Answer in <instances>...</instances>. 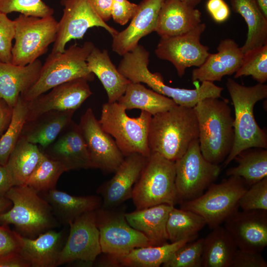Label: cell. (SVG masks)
I'll list each match as a JSON object with an SVG mask.
<instances>
[{
	"label": "cell",
	"mask_w": 267,
	"mask_h": 267,
	"mask_svg": "<svg viewBox=\"0 0 267 267\" xmlns=\"http://www.w3.org/2000/svg\"><path fill=\"white\" fill-rule=\"evenodd\" d=\"M198 127L193 108L176 105L152 116L148 134L150 152L175 162L198 139Z\"/></svg>",
	"instance_id": "6da1fadb"
},
{
	"label": "cell",
	"mask_w": 267,
	"mask_h": 267,
	"mask_svg": "<svg viewBox=\"0 0 267 267\" xmlns=\"http://www.w3.org/2000/svg\"><path fill=\"white\" fill-rule=\"evenodd\" d=\"M210 97L194 107L200 148L204 158L216 165L223 163L233 146L234 118L226 99Z\"/></svg>",
	"instance_id": "7a4b0ae2"
},
{
	"label": "cell",
	"mask_w": 267,
	"mask_h": 267,
	"mask_svg": "<svg viewBox=\"0 0 267 267\" xmlns=\"http://www.w3.org/2000/svg\"><path fill=\"white\" fill-rule=\"evenodd\" d=\"M226 86L234 108V139L231 150L223 162L224 167L243 150L251 147L267 149V134L254 115L255 104L267 97V85L258 83L246 87L228 78Z\"/></svg>",
	"instance_id": "3957f363"
},
{
	"label": "cell",
	"mask_w": 267,
	"mask_h": 267,
	"mask_svg": "<svg viewBox=\"0 0 267 267\" xmlns=\"http://www.w3.org/2000/svg\"><path fill=\"white\" fill-rule=\"evenodd\" d=\"M88 41L72 45L63 52H51L43 64L36 82L20 97L29 102L54 87L76 79L92 81L94 75L89 69L87 59L94 47Z\"/></svg>",
	"instance_id": "277c9868"
},
{
	"label": "cell",
	"mask_w": 267,
	"mask_h": 267,
	"mask_svg": "<svg viewBox=\"0 0 267 267\" xmlns=\"http://www.w3.org/2000/svg\"><path fill=\"white\" fill-rule=\"evenodd\" d=\"M5 196L12 206L0 214V224H13L18 233L32 238L57 226L49 204L27 185L12 186Z\"/></svg>",
	"instance_id": "5b68a950"
},
{
	"label": "cell",
	"mask_w": 267,
	"mask_h": 267,
	"mask_svg": "<svg viewBox=\"0 0 267 267\" xmlns=\"http://www.w3.org/2000/svg\"><path fill=\"white\" fill-rule=\"evenodd\" d=\"M175 162L151 152L134 184L132 198L136 210L178 202Z\"/></svg>",
	"instance_id": "8992f818"
},
{
	"label": "cell",
	"mask_w": 267,
	"mask_h": 267,
	"mask_svg": "<svg viewBox=\"0 0 267 267\" xmlns=\"http://www.w3.org/2000/svg\"><path fill=\"white\" fill-rule=\"evenodd\" d=\"M125 108L118 102H106L102 106L98 122L107 133L114 137L124 156L138 153L146 157L150 154L148 134L152 115L141 111L136 118L129 117Z\"/></svg>",
	"instance_id": "52a82bcc"
},
{
	"label": "cell",
	"mask_w": 267,
	"mask_h": 267,
	"mask_svg": "<svg viewBox=\"0 0 267 267\" xmlns=\"http://www.w3.org/2000/svg\"><path fill=\"white\" fill-rule=\"evenodd\" d=\"M247 186L242 178L228 177L219 183H212L199 197L181 202V209L199 215L212 229L238 211L239 199Z\"/></svg>",
	"instance_id": "ba28073f"
},
{
	"label": "cell",
	"mask_w": 267,
	"mask_h": 267,
	"mask_svg": "<svg viewBox=\"0 0 267 267\" xmlns=\"http://www.w3.org/2000/svg\"><path fill=\"white\" fill-rule=\"evenodd\" d=\"M14 22L13 64L25 66L34 62L56 40L58 22L53 15L39 17L20 14Z\"/></svg>",
	"instance_id": "9c48e42d"
},
{
	"label": "cell",
	"mask_w": 267,
	"mask_h": 267,
	"mask_svg": "<svg viewBox=\"0 0 267 267\" xmlns=\"http://www.w3.org/2000/svg\"><path fill=\"white\" fill-rule=\"evenodd\" d=\"M175 162V184L178 197L181 202L201 195L221 172L219 165L204 158L198 139L192 142L185 153Z\"/></svg>",
	"instance_id": "30bf717a"
},
{
	"label": "cell",
	"mask_w": 267,
	"mask_h": 267,
	"mask_svg": "<svg viewBox=\"0 0 267 267\" xmlns=\"http://www.w3.org/2000/svg\"><path fill=\"white\" fill-rule=\"evenodd\" d=\"M96 223L103 253L116 259L139 247L151 246L148 239L127 222L125 214L96 210Z\"/></svg>",
	"instance_id": "8fae6325"
},
{
	"label": "cell",
	"mask_w": 267,
	"mask_h": 267,
	"mask_svg": "<svg viewBox=\"0 0 267 267\" xmlns=\"http://www.w3.org/2000/svg\"><path fill=\"white\" fill-rule=\"evenodd\" d=\"M68 225L69 235L60 252L57 266L75 261L92 265L102 253L96 210L82 214Z\"/></svg>",
	"instance_id": "7c38bea8"
},
{
	"label": "cell",
	"mask_w": 267,
	"mask_h": 267,
	"mask_svg": "<svg viewBox=\"0 0 267 267\" xmlns=\"http://www.w3.org/2000/svg\"><path fill=\"white\" fill-rule=\"evenodd\" d=\"M206 28V24L201 22L184 34L161 38L155 50L156 55L171 62L178 75L182 77L187 68L201 65L210 53L209 47L200 43Z\"/></svg>",
	"instance_id": "4fadbf2b"
},
{
	"label": "cell",
	"mask_w": 267,
	"mask_h": 267,
	"mask_svg": "<svg viewBox=\"0 0 267 267\" xmlns=\"http://www.w3.org/2000/svg\"><path fill=\"white\" fill-rule=\"evenodd\" d=\"M63 13L58 24V32L51 52H63L71 40L81 39L93 27L105 29L112 37L118 31L104 21L92 7L89 0H61Z\"/></svg>",
	"instance_id": "5bb4252c"
},
{
	"label": "cell",
	"mask_w": 267,
	"mask_h": 267,
	"mask_svg": "<svg viewBox=\"0 0 267 267\" xmlns=\"http://www.w3.org/2000/svg\"><path fill=\"white\" fill-rule=\"evenodd\" d=\"M79 126L89 154L92 168L106 173H114L125 156L112 137L104 131L93 110L88 108L81 117Z\"/></svg>",
	"instance_id": "9a60e30c"
},
{
	"label": "cell",
	"mask_w": 267,
	"mask_h": 267,
	"mask_svg": "<svg viewBox=\"0 0 267 267\" xmlns=\"http://www.w3.org/2000/svg\"><path fill=\"white\" fill-rule=\"evenodd\" d=\"M238 249L261 252L267 245V210L237 211L223 222Z\"/></svg>",
	"instance_id": "2e32d148"
},
{
	"label": "cell",
	"mask_w": 267,
	"mask_h": 267,
	"mask_svg": "<svg viewBox=\"0 0 267 267\" xmlns=\"http://www.w3.org/2000/svg\"><path fill=\"white\" fill-rule=\"evenodd\" d=\"M88 82L83 78L73 80L54 87L47 94H42L26 102V121L51 110L76 111L92 93Z\"/></svg>",
	"instance_id": "e0dca14e"
},
{
	"label": "cell",
	"mask_w": 267,
	"mask_h": 267,
	"mask_svg": "<svg viewBox=\"0 0 267 267\" xmlns=\"http://www.w3.org/2000/svg\"><path fill=\"white\" fill-rule=\"evenodd\" d=\"M42 152L60 163L66 172L92 168L88 150L79 126L72 120Z\"/></svg>",
	"instance_id": "ac0fdd59"
},
{
	"label": "cell",
	"mask_w": 267,
	"mask_h": 267,
	"mask_svg": "<svg viewBox=\"0 0 267 267\" xmlns=\"http://www.w3.org/2000/svg\"><path fill=\"white\" fill-rule=\"evenodd\" d=\"M138 153H133L125 158L108 181L98 191L103 197L102 209L109 210L132 198L133 188L147 160Z\"/></svg>",
	"instance_id": "d6986e66"
},
{
	"label": "cell",
	"mask_w": 267,
	"mask_h": 267,
	"mask_svg": "<svg viewBox=\"0 0 267 267\" xmlns=\"http://www.w3.org/2000/svg\"><path fill=\"white\" fill-rule=\"evenodd\" d=\"M165 0H142L129 26L112 37L113 51L123 56L138 44L143 37L155 31L157 18Z\"/></svg>",
	"instance_id": "ffe728a7"
},
{
	"label": "cell",
	"mask_w": 267,
	"mask_h": 267,
	"mask_svg": "<svg viewBox=\"0 0 267 267\" xmlns=\"http://www.w3.org/2000/svg\"><path fill=\"white\" fill-rule=\"evenodd\" d=\"M217 52L209 53L204 63L193 70V82L221 81L226 75L235 73L241 66L244 54L232 39L221 41Z\"/></svg>",
	"instance_id": "44dd1931"
},
{
	"label": "cell",
	"mask_w": 267,
	"mask_h": 267,
	"mask_svg": "<svg viewBox=\"0 0 267 267\" xmlns=\"http://www.w3.org/2000/svg\"><path fill=\"white\" fill-rule=\"evenodd\" d=\"M19 252L32 267L57 266L60 252L63 247L62 231L49 229L37 238L24 236L14 231Z\"/></svg>",
	"instance_id": "7402d4cb"
},
{
	"label": "cell",
	"mask_w": 267,
	"mask_h": 267,
	"mask_svg": "<svg viewBox=\"0 0 267 267\" xmlns=\"http://www.w3.org/2000/svg\"><path fill=\"white\" fill-rule=\"evenodd\" d=\"M138 81L152 90L171 98L177 105L189 108H194L198 102L207 98H222L223 89L209 81L202 82L201 86L194 89L171 87L165 84L159 73H152L148 69L140 72Z\"/></svg>",
	"instance_id": "603a6c76"
},
{
	"label": "cell",
	"mask_w": 267,
	"mask_h": 267,
	"mask_svg": "<svg viewBox=\"0 0 267 267\" xmlns=\"http://www.w3.org/2000/svg\"><path fill=\"white\" fill-rule=\"evenodd\" d=\"M201 23V13L181 0H165L159 12L155 31L161 38L179 35Z\"/></svg>",
	"instance_id": "cb8c5ba5"
},
{
	"label": "cell",
	"mask_w": 267,
	"mask_h": 267,
	"mask_svg": "<svg viewBox=\"0 0 267 267\" xmlns=\"http://www.w3.org/2000/svg\"><path fill=\"white\" fill-rule=\"evenodd\" d=\"M42 65L39 59L25 66L0 62V98L13 108L20 94L36 82Z\"/></svg>",
	"instance_id": "d4e9b609"
},
{
	"label": "cell",
	"mask_w": 267,
	"mask_h": 267,
	"mask_svg": "<svg viewBox=\"0 0 267 267\" xmlns=\"http://www.w3.org/2000/svg\"><path fill=\"white\" fill-rule=\"evenodd\" d=\"M75 110H51L26 121L20 137L44 148L72 120Z\"/></svg>",
	"instance_id": "484cf974"
},
{
	"label": "cell",
	"mask_w": 267,
	"mask_h": 267,
	"mask_svg": "<svg viewBox=\"0 0 267 267\" xmlns=\"http://www.w3.org/2000/svg\"><path fill=\"white\" fill-rule=\"evenodd\" d=\"M174 206L159 204L125 214L128 223L142 233L151 246L168 243L166 224L169 214Z\"/></svg>",
	"instance_id": "4316f807"
},
{
	"label": "cell",
	"mask_w": 267,
	"mask_h": 267,
	"mask_svg": "<svg viewBox=\"0 0 267 267\" xmlns=\"http://www.w3.org/2000/svg\"><path fill=\"white\" fill-rule=\"evenodd\" d=\"M89 70L96 75L105 89L108 102H117L124 94L131 81L112 63L108 51L94 46L87 58Z\"/></svg>",
	"instance_id": "83f0119b"
},
{
	"label": "cell",
	"mask_w": 267,
	"mask_h": 267,
	"mask_svg": "<svg viewBox=\"0 0 267 267\" xmlns=\"http://www.w3.org/2000/svg\"><path fill=\"white\" fill-rule=\"evenodd\" d=\"M42 193L56 219L65 224L84 213L98 209L101 204L96 196H76L56 188Z\"/></svg>",
	"instance_id": "f1b7e54d"
},
{
	"label": "cell",
	"mask_w": 267,
	"mask_h": 267,
	"mask_svg": "<svg viewBox=\"0 0 267 267\" xmlns=\"http://www.w3.org/2000/svg\"><path fill=\"white\" fill-rule=\"evenodd\" d=\"M232 10L239 14L248 27L247 39L240 47L243 54L267 44V17L256 0H229Z\"/></svg>",
	"instance_id": "f546056e"
},
{
	"label": "cell",
	"mask_w": 267,
	"mask_h": 267,
	"mask_svg": "<svg viewBox=\"0 0 267 267\" xmlns=\"http://www.w3.org/2000/svg\"><path fill=\"white\" fill-rule=\"evenodd\" d=\"M238 249L224 227L219 225L204 238L202 267H230Z\"/></svg>",
	"instance_id": "4dcf8cb0"
},
{
	"label": "cell",
	"mask_w": 267,
	"mask_h": 267,
	"mask_svg": "<svg viewBox=\"0 0 267 267\" xmlns=\"http://www.w3.org/2000/svg\"><path fill=\"white\" fill-rule=\"evenodd\" d=\"M187 238L174 243L135 248L127 254L116 259L110 258L113 265L132 267H159L174 253L187 242L195 240Z\"/></svg>",
	"instance_id": "1f68e13d"
},
{
	"label": "cell",
	"mask_w": 267,
	"mask_h": 267,
	"mask_svg": "<svg viewBox=\"0 0 267 267\" xmlns=\"http://www.w3.org/2000/svg\"><path fill=\"white\" fill-rule=\"evenodd\" d=\"M117 102L126 110L138 109L152 116L177 105L171 98L147 89L141 83L131 82Z\"/></svg>",
	"instance_id": "d6a6232c"
},
{
	"label": "cell",
	"mask_w": 267,
	"mask_h": 267,
	"mask_svg": "<svg viewBox=\"0 0 267 267\" xmlns=\"http://www.w3.org/2000/svg\"><path fill=\"white\" fill-rule=\"evenodd\" d=\"M43 155L38 145L19 137L5 165L13 186L25 184Z\"/></svg>",
	"instance_id": "836d02e7"
},
{
	"label": "cell",
	"mask_w": 267,
	"mask_h": 267,
	"mask_svg": "<svg viewBox=\"0 0 267 267\" xmlns=\"http://www.w3.org/2000/svg\"><path fill=\"white\" fill-rule=\"evenodd\" d=\"M234 160L238 165L226 170L227 177H241L249 186L267 177V149L249 148L240 152Z\"/></svg>",
	"instance_id": "e575fe53"
},
{
	"label": "cell",
	"mask_w": 267,
	"mask_h": 267,
	"mask_svg": "<svg viewBox=\"0 0 267 267\" xmlns=\"http://www.w3.org/2000/svg\"><path fill=\"white\" fill-rule=\"evenodd\" d=\"M206 225L203 217L189 210L174 207L166 224L168 240L174 243L187 239H196L198 232Z\"/></svg>",
	"instance_id": "d590c367"
},
{
	"label": "cell",
	"mask_w": 267,
	"mask_h": 267,
	"mask_svg": "<svg viewBox=\"0 0 267 267\" xmlns=\"http://www.w3.org/2000/svg\"><path fill=\"white\" fill-rule=\"evenodd\" d=\"M27 114V103L20 95L12 108L10 123L0 137V165H6L9 155L19 139Z\"/></svg>",
	"instance_id": "8d00e7d4"
},
{
	"label": "cell",
	"mask_w": 267,
	"mask_h": 267,
	"mask_svg": "<svg viewBox=\"0 0 267 267\" xmlns=\"http://www.w3.org/2000/svg\"><path fill=\"white\" fill-rule=\"evenodd\" d=\"M66 172L63 166L44 153L36 167L29 176L25 185L39 193L56 188L60 176Z\"/></svg>",
	"instance_id": "74e56055"
},
{
	"label": "cell",
	"mask_w": 267,
	"mask_h": 267,
	"mask_svg": "<svg viewBox=\"0 0 267 267\" xmlns=\"http://www.w3.org/2000/svg\"><path fill=\"white\" fill-rule=\"evenodd\" d=\"M251 76L260 84L267 81V44L244 54L241 66L234 78Z\"/></svg>",
	"instance_id": "f35d334b"
},
{
	"label": "cell",
	"mask_w": 267,
	"mask_h": 267,
	"mask_svg": "<svg viewBox=\"0 0 267 267\" xmlns=\"http://www.w3.org/2000/svg\"><path fill=\"white\" fill-rule=\"evenodd\" d=\"M204 238L184 244L164 263L163 267H201Z\"/></svg>",
	"instance_id": "ab89813d"
},
{
	"label": "cell",
	"mask_w": 267,
	"mask_h": 267,
	"mask_svg": "<svg viewBox=\"0 0 267 267\" xmlns=\"http://www.w3.org/2000/svg\"><path fill=\"white\" fill-rule=\"evenodd\" d=\"M0 12L44 17L52 15L54 10L43 0H0Z\"/></svg>",
	"instance_id": "60d3db41"
},
{
	"label": "cell",
	"mask_w": 267,
	"mask_h": 267,
	"mask_svg": "<svg viewBox=\"0 0 267 267\" xmlns=\"http://www.w3.org/2000/svg\"><path fill=\"white\" fill-rule=\"evenodd\" d=\"M239 207L243 211L267 210V177L244 192L239 199Z\"/></svg>",
	"instance_id": "b9f144b4"
},
{
	"label": "cell",
	"mask_w": 267,
	"mask_h": 267,
	"mask_svg": "<svg viewBox=\"0 0 267 267\" xmlns=\"http://www.w3.org/2000/svg\"><path fill=\"white\" fill-rule=\"evenodd\" d=\"M15 36L14 20L0 12V62L11 63L12 41Z\"/></svg>",
	"instance_id": "7bdbcfd3"
},
{
	"label": "cell",
	"mask_w": 267,
	"mask_h": 267,
	"mask_svg": "<svg viewBox=\"0 0 267 267\" xmlns=\"http://www.w3.org/2000/svg\"><path fill=\"white\" fill-rule=\"evenodd\" d=\"M137 7L138 4L128 0H113L111 17L116 23L125 25L132 18Z\"/></svg>",
	"instance_id": "ee69618b"
},
{
	"label": "cell",
	"mask_w": 267,
	"mask_h": 267,
	"mask_svg": "<svg viewBox=\"0 0 267 267\" xmlns=\"http://www.w3.org/2000/svg\"><path fill=\"white\" fill-rule=\"evenodd\" d=\"M261 253L238 248L230 267H267V263Z\"/></svg>",
	"instance_id": "f6af8a7d"
},
{
	"label": "cell",
	"mask_w": 267,
	"mask_h": 267,
	"mask_svg": "<svg viewBox=\"0 0 267 267\" xmlns=\"http://www.w3.org/2000/svg\"><path fill=\"white\" fill-rule=\"evenodd\" d=\"M15 252H19V248L14 231L0 224V256Z\"/></svg>",
	"instance_id": "bcb514c9"
},
{
	"label": "cell",
	"mask_w": 267,
	"mask_h": 267,
	"mask_svg": "<svg viewBox=\"0 0 267 267\" xmlns=\"http://www.w3.org/2000/svg\"><path fill=\"white\" fill-rule=\"evenodd\" d=\"M206 8L214 21L218 23L226 21L230 15V8L224 0H208Z\"/></svg>",
	"instance_id": "7dc6e473"
},
{
	"label": "cell",
	"mask_w": 267,
	"mask_h": 267,
	"mask_svg": "<svg viewBox=\"0 0 267 267\" xmlns=\"http://www.w3.org/2000/svg\"><path fill=\"white\" fill-rule=\"evenodd\" d=\"M28 262L19 252L0 256V267H29Z\"/></svg>",
	"instance_id": "c3c4849f"
},
{
	"label": "cell",
	"mask_w": 267,
	"mask_h": 267,
	"mask_svg": "<svg viewBox=\"0 0 267 267\" xmlns=\"http://www.w3.org/2000/svg\"><path fill=\"white\" fill-rule=\"evenodd\" d=\"M98 15L105 22L111 18L113 0H89Z\"/></svg>",
	"instance_id": "681fc988"
},
{
	"label": "cell",
	"mask_w": 267,
	"mask_h": 267,
	"mask_svg": "<svg viewBox=\"0 0 267 267\" xmlns=\"http://www.w3.org/2000/svg\"><path fill=\"white\" fill-rule=\"evenodd\" d=\"M12 108L0 98V137L7 128L12 116Z\"/></svg>",
	"instance_id": "f907efd6"
},
{
	"label": "cell",
	"mask_w": 267,
	"mask_h": 267,
	"mask_svg": "<svg viewBox=\"0 0 267 267\" xmlns=\"http://www.w3.org/2000/svg\"><path fill=\"white\" fill-rule=\"evenodd\" d=\"M12 186H13L5 165H0V196H5L7 192Z\"/></svg>",
	"instance_id": "816d5d0a"
},
{
	"label": "cell",
	"mask_w": 267,
	"mask_h": 267,
	"mask_svg": "<svg viewBox=\"0 0 267 267\" xmlns=\"http://www.w3.org/2000/svg\"><path fill=\"white\" fill-rule=\"evenodd\" d=\"M12 206V202L5 196H0V214L5 212Z\"/></svg>",
	"instance_id": "f5cc1de1"
},
{
	"label": "cell",
	"mask_w": 267,
	"mask_h": 267,
	"mask_svg": "<svg viewBox=\"0 0 267 267\" xmlns=\"http://www.w3.org/2000/svg\"><path fill=\"white\" fill-rule=\"evenodd\" d=\"M261 9L267 17V0H256Z\"/></svg>",
	"instance_id": "db71d44e"
},
{
	"label": "cell",
	"mask_w": 267,
	"mask_h": 267,
	"mask_svg": "<svg viewBox=\"0 0 267 267\" xmlns=\"http://www.w3.org/2000/svg\"><path fill=\"white\" fill-rule=\"evenodd\" d=\"M181 1L186 3L188 5L193 7H195L199 4L202 0H181Z\"/></svg>",
	"instance_id": "11a10c76"
}]
</instances>
